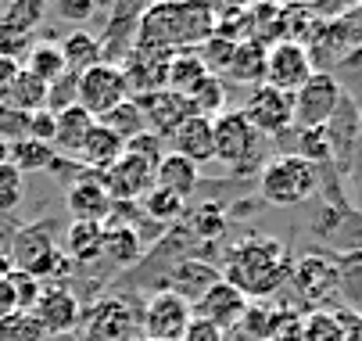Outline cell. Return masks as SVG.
<instances>
[{"label":"cell","instance_id":"cell-1","mask_svg":"<svg viewBox=\"0 0 362 341\" xmlns=\"http://www.w3.org/2000/svg\"><path fill=\"white\" fill-rule=\"evenodd\" d=\"M287 273H291V252L280 237L269 233H244L226 248L219 266V277L230 287H237L247 302L276 295L287 284Z\"/></svg>","mask_w":362,"mask_h":341},{"label":"cell","instance_id":"cell-2","mask_svg":"<svg viewBox=\"0 0 362 341\" xmlns=\"http://www.w3.org/2000/svg\"><path fill=\"white\" fill-rule=\"evenodd\" d=\"M216 29L212 4H147L136 22V47L147 51H194Z\"/></svg>","mask_w":362,"mask_h":341},{"label":"cell","instance_id":"cell-3","mask_svg":"<svg viewBox=\"0 0 362 341\" xmlns=\"http://www.w3.org/2000/svg\"><path fill=\"white\" fill-rule=\"evenodd\" d=\"M8 255H11V270H22V273L36 277L40 284H69V273L76 266L58 248L50 223L15 226L8 237Z\"/></svg>","mask_w":362,"mask_h":341},{"label":"cell","instance_id":"cell-4","mask_svg":"<svg viewBox=\"0 0 362 341\" xmlns=\"http://www.w3.org/2000/svg\"><path fill=\"white\" fill-rule=\"evenodd\" d=\"M212 148H216V162H223L233 176L262 173L266 166V137L251 129L240 108L233 112L226 108L223 115L212 119Z\"/></svg>","mask_w":362,"mask_h":341},{"label":"cell","instance_id":"cell-5","mask_svg":"<svg viewBox=\"0 0 362 341\" xmlns=\"http://www.w3.org/2000/svg\"><path fill=\"white\" fill-rule=\"evenodd\" d=\"M320 190V169L308 166L298 155H273L266 158L262 173H258V194H262L266 205H301Z\"/></svg>","mask_w":362,"mask_h":341},{"label":"cell","instance_id":"cell-6","mask_svg":"<svg viewBox=\"0 0 362 341\" xmlns=\"http://www.w3.org/2000/svg\"><path fill=\"white\" fill-rule=\"evenodd\" d=\"M287 284H291V291H294V299H298L308 313L323 309L330 299H337V255L305 252V255L291 259Z\"/></svg>","mask_w":362,"mask_h":341},{"label":"cell","instance_id":"cell-7","mask_svg":"<svg viewBox=\"0 0 362 341\" xmlns=\"http://www.w3.org/2000/svg\"><path fill=\"white\" fill-rule=\"evenodd\" d=\"M140 330V313L122 295H105L79 316L83 341H129Z\"/></svg>","mask_w":362,"mask_h":341},{"label":"cell","instance_id":"cell-8","mask_svg":"<svg viewBox=\"0 0 362 341\" xmlns=\"http://www.w3.org/2000/svg\"><path fill=\"white\" fill-rule=\"evenodd\" d=\"M291 97H294V126L291 129H320L334 119L341 97H344V86L337 83L334 72L316 69L308 76V83L301 90H294Z\"/></svg>","mask_w":362,"mask_h":341},{"label":"cell","instance_id":"cell-9","mask_svg":"<svg viewBox=\"0 0 362 341\" xmlns=\"http://www.w3.org/2000/svg\"><path fill=\"white\" fill-rule=\"evenodd\" d=\"M194 323V306L173 291H154L140 309V334L147 341H183Z\"/></svg>","mask_w":362,"mask_h":341},{"label":"cell","instance_id":"cell-10","mask_svg":"<svg viewBox=\"0 0 362 341\" xmlns=\"http://www.w3.org/2000/svg\"><path fill=\"white\" fill-rule=\"evenodd\" d=\"M122 101H129V86H126V76L119 65H93L79 76V86H76V105L83 112H90L93 119H105L112 108H119Z\"/></svg>","mask_w":362,"mask_h":341},{"label":"cell","instance_id":"cell-11","mask_svg":"<svg viewBox=\"0 0 362 341\" xmlns=\"http://www.w3.org/2000/svg\"><path fill=\"white\" fill-rule=\"evenodd\" d=\"M240 112L251 122V129H258L262 137H284L294 126V97L262 83V86H251Z\"/></svg>","mask_w":362,"mask_h":341},{"label":"cell","instance_id":"cell-12","mask_svg":"<svg viewBox=\"0 0 362 341\" xmlns=\"http://www.w3.org/2000/svg\"><path fill=\"white\" fill-rule=\"evenodd\" d=\"M316 72L313 58L301 43H291V40H280V43H269L266 51V86L273 90H284V93H294L308 83V76Z\"/></svg>","mask_w":362,"mask_h":341},{"label":"cell","instance_id":"cell-13","mask_svg":"<svg viewBox=\"0 0 362 341\" xmlns=\"http://www.w3.org/2000/svg\"><path fill=\"white\" fill-rule=\"evenodd\" d=\"M144 8L147 4H126V0H119V4L108 8V22L97 36L100 62L105 65H122V58L136 47V22H140Z\"/></svg>","mask_w":362,"mask_h":341},{"label":"cell","instance_id":"cell-14","mask_svg":"<svg viewBox=\"0 0 362 341\" xmlns=\"http://www.w3.org/2000/svg\"><path fill=\"white\" fill-rule=\"evenodd\" d=\"M33 316L40 320L43 334H69L79 327L83 302L69 284H43L40 302L33 306Z\"/></svg>","mask_w":362,"mask_h":341},{"label":"cell","instance_id":"cell-15","mask_svg":"<svg viewBox=\"0 0 362 341\" xmlns=\"http://www.w3.org/2000/svg\"><path fill=\"white\" fill-rule=\"evenodd\" d=\"M244 309H247V299L240 295V291L230 287L226 280H216V284L194 302V320L212 323L216 330H223V334L230 337V330L237 327V320L244 316Z\"/></svg>","mask_w":362,"mask_h":341},{"label":"cell","instance_id":"cell-16","mask_svg":"<svg viewBox=\"0 0 362 341\" xmlns=\"http://www.w3.org/2000/svg\"><path fill=\"white\" fill-rule=\"evenodd\" d=\"M100 183H105L112 202H140L144 194L154 187V166L136 158V155H129V151H122V158L100 176Z\"/></svg>","mask_w":362,"mask_h":341},{"label":"cell","instance_id":"cell-17","mask_svg":"<svg viewBox=\"0 0 362 341\" xmlns=\"http://www.w3.org/2000/svg\"><path fill=\"white\" fill-rule=\"evenodd\" d=\"M169 58L165 51H147V47H133V51L122 58V76H126V86H129V97H144V93H154V90H165V69H169Z\"/></svg>","mask_w":362,"mask_h":341},{"label":"cell","instance_id":"cell-18","mask_svg":"<svg viewBox=\"0 0 362 341\" xmlns=\"http://www.w3.org/2000/svg\"><path fill=\"white\" fill-rule=\"evenodd\" d=\"M133 101L140 105V112H144V119H147V129H151L154 137H162V140H169L173 129H176L183 119L194 115L190 101H187V97H180V93H173V90H154V93L133 97Z\"/></svg>","mask_w":362,"mask_h":341},{"label":"cell","instance_id":"cell-19","mask_svg":"<svg viewBox=\"0 0 362 341\" xmlns=\"http://www.w3.org/2000/svg\"><path fill=\"white\" fill-rule=\"evenodd\" d=\"M65 209L76 223H108L112 216V198L100 176H86V180H76L69 190H65Z\"/></svg>","mask_w":362,"mask_h":341},{"label":"cell","instance_id":"cell-20","mask_svg":"<svg viewBox=\"0 0 362 341\" xmlns=\"http://www.w3.org/2000/svg\"><path fill=\"white\" fill-rule=\"evenodd\" d=\"M169 144H173V155H180V158H187V162H194L201 169L204 162L216 158V148H212V119H201V115L183 119L173 129Z\"/></svg>","mask_w":362,"mask_h":341},{"label":"cell","instance_id":"cell-21","mask_svg":"<svg viewBox=\"0 0 362 341\" xmlns=\"http://www.w3.org/2000/svg\"><path fill=\"white\" fill-rule=\"evenodd\" d=\"M122 151H126V144L108 129V126H100V122H93V129L86 133V140H83V148H79V166L83 169H90V173H97V176H105L119 158H122Z\"/></svg>","mask_w":362,"mask_h":341},{"label":"cell","instance_id":"cell-22","mask_svg":"<svg viewBox=\"0 0 362 341\" xmlns=\"http://www.w3.org/2000/svg\"><path fill=\"white\" fill-rule=\"evenodd\" d=\"M230 230V212L223 202L209 198V202H201L197 209H190L187 216V233L194 237V245L204 248V252H212L216 241H223V233Z\"/></svg>","mask_w":362,"mask_h":341},{"label":"cell","instance_id":"cell-23","mask_svg":"<svg viewBox=\"0 0 362 341\" xmlns=\"http://www.w3.org/2000/svg\"><path fill=\"white\" fill-rule=\"evenodd\" d=\"M197 183H201V169H197L194 162L173 155V151L158 162V169H154V187H162V190L176 194V198H183V202L197 190Z\"/></svg>","mask_w":362,"mask_h":341},{"label":"cell","instance_id":"cell-24","mask_svg":"<svg viewBox=\"0 0 362 341\" xmlns=\"http://www.w3.org/2000/svg\"><path fill=\"white\" fill-rule=\"evenodd\" d=\"M93 115L90 112H83L79 105H72V108H65V112H58L54 115V151L58 155H79V148H83V140H86V133L93 129Z\"/></svg>","mask_w":362,"mask_h":341},{"label":"cell","instance_id":"cell-25","mask_svg":"<svg viewBox=\"0 0 362 341\" xmlns=\"http://www.w3.org/2000/svg\"><path fill=\"white\" fill-rule=\"evenodd\" d=\"M266 51L269 47L262 40H240L226 76L237 79V83H247V86H262V79H266Z\"/></svg>","mask_w":362,"mask_h":341},{"label":"cell","instance_id":"cell-26","mask_svg":"<svg viewBox=\"0 0 362 341\" xmlns=\"http://www.w3.org/2000/svg\"><path fill=\"white\" fill-rule=\"evenodd\" d=\"M43 0H15L0 8V40H25L43 22Z\"/></svg>","mask_w":362,"mask_h":341},{"label":"cell","instance_id":"cell-27","mask_svg":"<svg viewBox=\"0 0 362 341\" xmlns=\"http://www.w3.org/2000/svg\"><path fill=\"white\" fill-rule=\"evenodd\" d=\"M72 262H93L105 252V223H69L65 230V248H62Z\"/></svg>","mask_w":362,"mask_h":341},{"label":"cell","instance_id":"cell-28","mask_svg":"<svg viewBox=\"0 0 362 341\" xmlns=\"http://www.w3.org/2000/svg\"><path fill=\"white\" fill-rule=\"evenodd\" d=\"M105 259H112L119 270L144 262V237L133 226H105Z\"/></svg>","mask_w":362,"mask_h":341},{"label":"cell","instance_id":"cell-29","mask_svg":"<svg viewBox=\"0 0 362 341\" xmlns=\"http://www.w3.org/2000/svg\"><path fill=\"white\" fill-rule=\"evenodd\" d=\"M58 47H62L65 69H69L72 76H83L86 69L100 65V43H97V36L86 33V29H72L65 40H58Z\"/></svg>","mask_w":362,"mask_h":341},{"label":"cell","instance_id":"cell-30","mask_svg":"<svg viewBox=\"0 0 362 341\" xmlns=\"http://www.w3.org/2000/svg\"><path fill=\"white\" fill-rule=\"evenodd\" d=\"M204 76H209V69L201 65L197 51H176L169 58V69H165V90H173L180 97H190Z\"/></svg>","mask_w":362,"mask_h":341},{"label":"cell","instance_id":"cell-31","mask_svg":"<svg viewBox=\"0 0 362 341\" xmlns=\"http://www.w3.org/2000/svg\"><path fill=\"white\" fill-rule=\"evenodd\" d=\"M29 76H36L40 83H54L62 79L69 69H65V58H62V47L54 40H43V43H33V51L25 54V65H22Z\"/></svg>","mask_w":362,"mask_h":341},{"label":"cell","instance_id":"cell-32","mask_svg":"<svg viewBox=\"0 0 362 341\" xmlns=\"http://www.w3.org/2000/svg\"><path fill=\"white\" fill-rule=\"evenodd\" d=\"M337 295L351 306L355 316H362V252L337 255Z\"/></svg>","mask_w":362,"mask_h":341},{"label":"cell","instance_id":"cell-33","mask_svg":"<svg viewBox=\"0 0 362 341\" xmlns=\"http://www.w3.org/2000/svg\"><path fill=\"white\" fill-rule=\"evenodd\" d=\"M4 93H8V108H15L22 115H33V112H43L47 108V83H40L25 69L15 76V83Z\"/></svg>","mask_w":362,"mask_h":341},{"label":"cell","instance_id":"cell-34","mask_svg":"<svg viewBox=\"0 0 362 341\" xmlns=\"http://www.w3.org/2000/svg\"><path fill=\"white\" fill-rule=\"evenodd\" d=\"M58 158H62V155L50 148V144L18 140V144H11V162H8V166H15V169L25 176V173H50Z\"/></svg>","mask_w":362,"mask_h":341},{"label":"cell","instance_id":"cell-35","mask_svg":"<svg viewBox=\"0 0 362 341\" xmlns=\"http://www.w3.org/2000/svg\"><path fill=\"white\" fill-rule=\"evenodd\" d=\"M183 209H187V202L176 198V194H169V190H162V187H151L140 198V212H144V219H154V226L176 223L183 216Z\"/></svg>","mask_w":362,"mask_h":341},{"label":"cell","instance_id":"cell-36","mask_svg":"<svg viewBox=\"0 0 362 341\" xmlns=\"http://www.w3.org/2000/svg\"><path fill=\"white\" fill-rule=\"evenodd\" d=\"M276 313L280 309H266L262 302H247V309L237 320L233 334L240 341H269L273 337V327H276Z\"/></svg>","mask_w":362,"mask_h":341},{"label":"cell","instance_id":"cell-37","mask_svg":"<svg viewBox=\"0 0 362 341\" xmlns=\"http://www.w3.org/2000/svg\"><path fill=\"white\" fill-rule=\"evenodd\" d=\"M187 101H190L194 115H201V119H216V115L226 112V83H223L219 76H204V79L197 83V90L187 97Z\"/></svg>","mask_w":362,"mask_h":341},{"label":"cell","instance_id":"cell-38","mask_svg":"<svg viewBox=\"0 0 362 341\" xmlns=\"http://www.w3.org/2000/svg\"><path fill=\"white\" fill-rule=\"evenodd\" d=\"M97 122L108 126L122 144L133 140V137H140V133H147V119H144V112H140V105L133 101V97H129V101H122L119 108H112L105 119H97Z\"/></svg>","mask_w":362,"mask_h":341},{"label":"cell","instance_id":"cell-39","mask_svg":"<svg viewBox=\"0 0 362 341\" xmlns=\"http://www.w3.org/2000/svg\"><path fill=\"white\" fill-rule=\"evenodd\" d=\"M298 158H305L308 166H330V133L327 126L320 129H294V151Z\"/></svg>","mask_w":362,"mask_h":341},{"label":"cell","instance_id":"cell-40","mask_svg":"<svg viewBox=\"0 0 362 341\" xmlns=\"http://www.w3.org/2000/svg\"><path fill=\"white\" fill-rule=\"evenodd\" d=\"M301 341H344V323L330 309H316L301 316Z\"/></svg>","mask_w":362,"mask_h":341},{"label":"cell","instance_id":"cell-41","mask_svg":"<svg viewBox=\"0 0 362 341\" xmlns=\"http://www.w3.org/2000/svg\"><path fill=\"white\" fill-rule=\"evenodd\" d=\"M0 341H47V334L33 313L11 309L8 316H0Z\"/></svg>","mask_w":362,"mask_h":341},{"label":"cell","instance_id":"cell-42","mask_svg":"<svg viewBox=\"0 0 362 341\" xmlns=\"http://www.w3.org/2000/svg\"><path fill=\"white\" fill-rule=\"evenodd\" d=\"M197 51V58H201V65L209 69V76H226V69H230V62H233V51H237V43H230V40H219V36H209L201 47H194Z\"/></svg>","mask_w":362,"mask_h":341},{"label":"cell","instance_id":"cell-43","mask_svg":"<svg viewBox=\"0 0 362 341\" xmlns=\"http://www.w3.org/2000/svg\"><path fill=\"white\" fill-rule=\"evenodd\" d=\"M8 284H11V295H15V309L33 313V306L40 302V291H43V284H40L36 277L22 273V270H8Z\"/></svg>","mask_w":362,"mask_h":341},{"label":"cell","instance_id":"cell-44","mask_svg":"<svg viewBox=\"0 0 362 341\" xmlns=\"http://www.w3.org/2000/svg\"><path fill=\"white\" fill-rule=\"evenodd\" d=\"M76 86H79V76H72V72H65L62 79H54L47 86V112H65V108H72L76 105Z\"/></svg>","mask_w":362,"mask_h":341},{"label":"cell","instance_id":"cell-45","mask_svg":"<svg viewBox=\"0 0 362 341\" xmlns=\"http://www.w3.org/2000/svg\"><path fill=\"white\" fill-rule=\"evenodd\" d=\"M22 202V173L15 166H0V216H11Z\"/></svg>","mask_w":362,"mask_h":341},{"label":"cell","instance_id":"cell-46","mask_svg":"<svg viewBox=\"0 0 362 341\" xmlns=\"http://www.w3.org/2000/svg\"><path fill=\"white\" fill-rule=\"evenodd\" d=\"M162 137H154L151 129L147 133H140V137H133V140H126V151L129 155H136V158H144V162H151L154 169H158V162L165 158V151H162Z\"/></svg>","mask_w":362,"mask_h":341},{"label":"cell","instance_id":"cell-47","mask_svg":"<svg viewBox=\"0 0 362 341\" xmlns=\"http://www.w3.org/2000/svg\"><path fill=\"white\" fill-rule=\"evenodd\" d=\"M25 140H36V144H50L54 148V112H33L29 115V137Z\"/></svg>","mask_w":362,"mask_h":341},{"label":"cell","instance_id":"cell-48","mask_svg":"<svg viewBox=\"0 0 362 341\" xmlns=\"http://www.w3.org/2000/svg\"><path fill=\"white\" fill-rule=\"evenodd\" d=\"M58 15L69 18V22H86V18L97 15V0H62Z\"/></svg>","mask_w":362,"mask_h":341},{"label":"cell","instance_id":"cell-49","mask_svg":"<svg viewBox=\"0 0 362 341\" xmlns=\"http://www.w3.org/2000/svg\"><path fill=\"white\" fill-rule=\"evenodd\" d=\"M183 341H230L223 330H216L212 323H204V320H194L183 334Z\"/></svg>","mask_w":362,"mask_h":341},{"label":"cell","instance_id":"cell-50","mask_svg":"<svg viewBox=\"0 0 362 341\" xmlns=\"http://www.w3.org/2000/svg\"><path fill=\"white\" fill-rule=\"evenodd\" d=\"M18 72H22V62L0 54V90H8V86L15 83V76H18Z\"/></svg>","mask_w":362,"mask_h":341},{"label":"cell","instance_id":"cell-51","mask_svg":"<svg viewBox=\"0 0 362 341\" xmlns=\"http://www.w3.org/2000/svg\"><path fill=\"white\" fill-rule=\"evenodd\" d=\"M341 323H344V341H362V316L341 313Z\"/></svg>","mask_w":362,"mask_h":341},{"label":"cell","instance_id":"cell-52","mask_svg":"<svg viewBox=\"0 0 362 341\" xmlns=\"http://www.w3.org/2000/svg\"><path fill=\"white\" fill-rule=\"evenodd\" d=\"M8 270H11V255H8V245L0 241V277H8Z\"/></svg>","mask_w":362,"mask_h":341},{"label":"cell","instance_id":"cell-53","mask_svg":"<svg viewBox=\"0 0 362 341\" xmlns=\"http://www.w3.org/2000/svg\"><path fill=\"white\" fill-rule=\"evenodd\" d=\"M8 162H11V144L0 140V166H8Z\"/></svg>","mask_w":362,"mask_h":341},{"label":"cell","instance_id":"cell-54","mask_svg":"<svg viewBox=\"0 0 362 341\" xmlns=\"http://www.w3.org/2000/svg\"><path fill=\"white\" fill-rule=\"evenodd\" d=\"M129 341H147V337H144V334H136V337H129Z\"/></svg>","mask_w":362,"mask_h":341},{"label":"cell","instance_id":"cell-55","mask_svg":"<svg viewBox=\"0 0 362 341\" xmlns=\"http://www.w3.org/2000/svg\"><path fill=\"white\" fill-rule=\"evenodd\" d=\"M358 137H362V119H358Z\"/></svg>","mask_w":362,"mask_h":341}]
</instances>
